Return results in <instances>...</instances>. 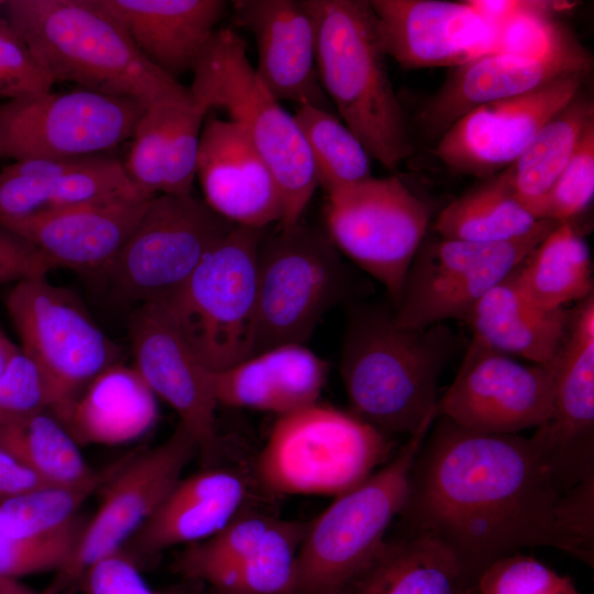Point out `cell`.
Wrapping results in <instances>:
<instances>
[{
	"label": "cell",
	"instance_id": "cell-40",
	"mask_svg": "<svg viewBox=\"0 0 594 594\" xmlns=\"http://www.w3.org/2000/svg\"><path fill=\"white\" fill-rule=\"evenodd\" d=\"M182 99L146 108L132 134L123 167L133 186L146 198L163 194L169 114L173 103Z\"/></svg>",
	"mask_w": 594,
	"mask_h": 594
},
{
	"label": "cell",
	"instance_id": "cell-2",
	"mask_svg": "<svg viewBox=\"0 0 594 594\" xmlns=\"http://www.w3.org/2000/svg\"><path fill=\"white\" fill-rule=\"evenodd\" d=\"M455 346L444 322L403 328L394 309L351 308L340 356L348 411L389 439L430 429L438 382Z\"/></svg>",
	"mask_w": 594,
	"mask_h": 594
},
{
	"label": "cell",
	"instance_id": "cell-36",
	"mask_svg": "<svg viewBox=\"0 0 594 594\" xmlns=\"http://www.w3.org/2000/svg\"><path fill=\"white\" fill-rule=\"evenodd\" d=\"M132 453L70 485H48L0 502V531L15 538H37L57 531L77 516L81 505L100 491Z\"/></svg>",
	"mask_w": 594,
	"mask_h": 594
},
{
	"label": "cell",
	"instance_id": "cell-44",
	"mask_svg": "<svg viewBox=\"0 0 594 594\" xmlns=\"http://www.w3.org/2000/svg\"><path fill=\"white\" fill-rule=\"evenodd\" d=\"M593 194L594 123L588 127L571 160L548 193L542 208V220L570 222L590 205Z\"/></svg>",
	"mask_w": 594,
	"mask_h": 594
},
{
	"label": "cell",
	"instance_id": "cell-18",
	"mask_svg": "<svg viewBox=\"0 0 594 594\" xmlns=\"http://www.w3.org/2000/svg\"><path fill=\"white\" fill-rule=\"evenodd\" d=\"M585 76H562L528 94L470 110L441 134L435 155L458 173L482 178L498 174L581 92Z\"/></svg>",
	"mask_w": 594,
	"mask_h": 594
},
{
	"label": "cell",
	"instance_id": "cell-5",
	"mask_svg": "<svg viewBox=\"0 0 594 594\" xmlns=\"http://www.w3.org/2000/svg\"><path fill=\"white\" fill-rule=\"evenodd\" d=\"M191 73V96L208 110H224L273 173L283 199L278 227L299 223L318 187L311 154L294 116L257 77L242 37L218 29Z\"/></svg>",
	"mask_w": 594,
	"mask_h": 594
},
{
	"label": "cell",
	"instance_id": "cell-11",
	"mask_svg": "<svg viewBox=\"0 0 594 594\" xmlns=\"http://www.w3.org/2000/svg\"><path fill=\"white\" fill-rule=\"evenodd\" d=\"M429 220L428 205L396 175L340 189L327 196L323 208L331 242L386 288L393 309Z\"/></svg>",
	"mask_w": 594,
	"mask_h": 594
},
{
	"label": "cell",
	"instance_id": "cell-39",
	"mask_svg": "<svg viewBox=\"0 0 594 594\" xmlns=\"http://www.w3.org/2000/svg\"><path fill=\"white\" fill-rule=\"evenodd\" d=\"M277 518L241 509L213 536L186 546L175 571L187 580L208 582L216 573L250 557Z\"/></svg>",
	"mask_w": 594,
	"mask_h": 594
},
{
	"label": "cell",
	"instance_id": "cell-32",
	"mask_svg": "<svg viewBox=\"0 0 594 594\" xmlns=\"http://www.w3.org/2000/svg\"><path fill=\"white\" fill-rule=\"evenodd\" d=\"M593 123L594 103L580 92L502 170L518 201L537 220H542L548 193Z\"/></svg>",
	"mask_w": 594,
	"mask_h": 594
},
{
	"label": "cell",
	"instance_id": "cell-35",
	"mask_svg": "<svg viewBox=\"0 0 594 594\" xmlns=\"http://www.w3.org/2000/svg\"><path fill=\"white\" fill-rule=\"evenodd\" d=\"M0 444L51 485L77 484L96 472L48 410L0 427Z\"/></svg>",
	"mask_w": 594,
	"mask_h": 594
},
{
	"label": "cell",
	"instance_id": "cell-15",
	"mask_svg": "<svg viewBox=\"0 0 594 594\" xmlns=\"http://www.w3.org/2000/svg\"><path fill=\"white\" fill-rule=\"evenodd\" d=\"M553 398L549 364L525 365L472 337L437 417L476 432L513 435L548 421Z\"/></svg>",
	"mask_w": 594,
	"mask_h": 594
},
{
	"label": "cell",
	"instance_id": "cell-14",
	"mask_svg": "<svg viewBox=\"0 0 594 594\" xmlns=\"http://www.w3.org/2000/svg\"><path fill=\"white\" fill-rule=\"evenodd\" d=\"M234 227L191 194L157 195L105 273L128 299L162 300Z\"/></svg>",
	"mask_w": 594,
	"mask_h": 594
},
{
	"label": "cell",
	"instance_id": "cell-29",
	"mask_svg": "<svg viewBox=\"0 0 594 594\" xmlns=\"http://www.w3.org/2000/svg\"><path fill=\"white\" fill-rule=\"evenodd\" d=\"M571 310L544 309L522 290L517 267L490 289L462 320L473 337L507 355L548 365L568 332Z\"/></svg>",
	"mask_w": 594,
	"mask_h": 594
},
{
	"label": "cell",
	"instance_id": "cell-6",
	"mask_svg": "<svg viewBox=\"0 0 594 594\" xmlns=\"http://www.w3.org/2000/svg\"><path fill=\"white\" fill-rule=\"evenodd\" d=\"M266 229L235 226L175 292L158 300L210 371L253 355L257 250Z\"/></svg>",
	"mask_w": 594,
	"mask_h": 594
},
{
	"label": "cell",
	"instance_id": "cell-24",
	"mask_svg": "<svg viewBox=\"0 0 594 594\" xmlns=\"http://www.w3.org/2000/svg\"><path fill=\"white\" fill-rule=\"evenodd\" d=\"M151 199L86 202L0 224L25 238L56 267L105 272L135 229Z\"/></svg>",
	"mask_w": 594,
	"mask_h": 594
},
{
	"label": "cell",
	"instance_id": "cell-51",
	"mask_svg": "<svg viewBox=\"0 0 594 594\" xmlns=\"http://www.w3.org/2000/svg\"><path fill=\"white\" fill-rule=\"evenodd\" d=\"M20 351V346L0 329V375L8 366L12 358Z\"/></svg>",
	"mask_w": 594,
	"mask_h": 594
},
{
	"label": "cell",
	"instance_id": "cell-1",
	"mask_svg": "<svg viewBox=\"0 0 594 594\" xmlns=\"http://www.w3.org/2000/svg\"><path fill=\"white\" fill-rule=\"evenodd\" d=\"M436 420L413 463L399 529L446 547L473 591L493 562L524 548L552 547L593 566L594 481L564 493L530 437Z\"/></svg>",
	"mask_w": 594,
	"mask_h": 594
},
{
	"label": "cell",
	"instance_id": "cell-28",
	"mask_svg": "<svg viewBox=\"0 0 594 594\" xmlns=\"http://www.w3.org/2000/svg\"><path fill=\"white\" fill-rule=\"evenodd\" d=\"M328 363L305 344L286 343L211 371L218 405L285 415L318 403Z\"/></svg>",
	"mask_w": 594,
	"mask_h": 594
},
{
	"label": "cell",
	"instance_id": "cell-50",
	"mask_svg": "<svg viewBox=\"0 0 594 594\" xmlns=\"http://www.w3.org/2000/svg\"><path fill=\"white\" fill-rule=\"evenodd\" d=\"M58 587L52 583L43 591H35L18 579L0 578V594H59Z\"/></svg>",
	"mask_w": 594,
	"mask_h": 594
},
{
	"label": "cell",
	"instance_id": "cell-13",
	"mask_svg": "<svg viewBox=\"0 0 594 594\" xmlns=\"http://www.w3.org/2000/svg\"><path fill=\"white\" fill-rule=\"evenodd\" d=\"M146 107L84 88L44 91L0 103V157L99 155L132 138Z\"/></svg>",
	"mask_w": 594,
	"mask_h": 594
},
{
	"label": "cell",
	"instance_id": "cell-8",
	"mask_svg": "<svg viewBox=\"0 0 594 594\" xmlns=\"http://www.w3.org/2000/svg\"><path fill=\"white\" fill-rule=\"evenodd\" d=\"M256 289L253 355L280 344H305L323 315L350 295L351 275L326 231L299 222L264 231Z\"/></svg>",
	"mask_w": 594,
	"mask_h": 594
},
{
	"label": "cell",
	"instance_id": "cell-43",
	"mask_svg": "<svg viewBox=\"0 0 594 594\" xmlns=\"http://www.w3.org/2000/svg\"><path fill=\"white\" fill-rule=\"evenodd\" d=\"M472 594H580L573 582L534 557L519 552L493 562Z\"/></svg>",
	"mask_w": 594,
	"mask_h": 594
},
{
	"label": "cell",
	"instance_id": "cell-37",
	"mask_svg": "<svg viewBox=\"0 0 594 594\" xmlns=\"http://www.w3.org/2000/svg\"><path fill=\"white\" fill-rule=\"evenodd\" d=\"M294 118L310 151L317 184L327 196L373 177L371 155L333 112L302 105Z\"/></svg>",
	"mask_w": 594,
	"mask_h": 594
},
{
	"label": "cell",
	"instance_id": "cell-19",
	"mask_svg": "<svg viewBox=\"0 0 594 594\" xmlns=\"http://www.w3.org/2000/svg\"><path fill=\"white\" fill-rule=\"evenodd\" d=\"M129 336L134 367L154 393L179 416L198 452L210 461L219 450L215 426L218 406L207 369L158 301L143 302L132 312Z\"/></svg>",
	"mask_w": 594,
	"mask_h": 594
},
{
	"label": "cell",
	"instance_id": "cell-31",
	"mask_svg": "<svg viewBox=\"0 0 594 594\" xmlns=\"http://www.w3.org/2000/svg\"><path fill=\"white\" fill-rule=\"evenodd\" d=\"M156 418L154 393L134 366L117 362L92 378L59 421L78 446H117L145 435Z\"/></svg>",
	"mask_w": 594,
	"mask_h": 594
},
{
	"label": "cell",
	"instance_id": "cell-49",
	"mask_svg": "<svg viewBox=\"0 0 594 594\" xmlns=\"http://www.w3.org/2000/svg\"><path fill=\"white\" fill-rule=\"evenodd\" d=\"M48 485L0 444V502Z\"/></svg>",
	"mask_w": 594,
	"mask_h": 594
},
{
	"label": "cell",
	"instance_id": "cell-26",
	"mask_svg": "<svg viewBox=\"0 0 594 594\" xmlns=\"http://www.w3.org/2000/svg\"><path fill=\"white\" fill-rule=\"evenodd\" d=\"M246 492L244 480L229 470L182 477L121 550L139 565L169 547L202 541L242 509Z\"/></svg>",
	"mask_w": 594,
	"mask_h": 594
},
{
	"label": "cell",
	"instance_id": "cell-45",
	"mask_svg": "<svg viewBox=\"0 0 594 594\" xmlns=\"http://www.w3.org/2000/svg\"><path fill=\"white\" fill-rule=\"evenodd\" d=\"M50 408L46 378L20 349L0 375V427Z\"/></svg>",
	"mask_w": 594,
	"mask_h": 594
},
{
	"label": "cell",
	"instance_id": "cell-42",
	"mask_svg": "<svg viewBox=\"0 0 594 594\" xmlns=\"http://www.w3.org/2000/svg\"><path fill=\"white\" fill-rule=\"evenodd\" d=\"M209 110L191 94L173 103L166 147L163 194L189 195L196 177L200 133Z\"/></svg>",
	"mask_w": 594,
	"mask_h": 594
},
{
	"label": "cell",
	"instance_id": "cell-16",
	"mask_svg": "<svg viewBox=\"0 0 594 594\" xmlns=\"http://www.w3.org/2000/svg\"><path fill=\"white\" fill-rule=\"evenodd\" d=\"M198 452L190 432L178 424L160 446L130 457L102 487L94 516L86 521L69 561L53 582L59 591L78 584L98 559L119 551L155 513Z\"/></svg>",
	"mask_w": 594,
	"mask_h": 594
},
{
	"label": "cell",
	"instance_id": "cell-38",
	"mask_svg": "<svg viewBox=\"0 0 594 594\" xmlns=\"http://www.w3.org/2000/svg\"><path fill=\"white\" fill-rule=\"evenodd\" d=\"M307 526L277 519L250 557L221 570L207 584L241 594H294L296 557Z\"/></svg>",
	"mask_w": 594,
	"mask_h": 594
},
{
	"label": "cell",
	"instance_id": "cell-46",
	"mask_svg": "<svg viewBox=\"0 0 594 594\" xmlns=\"http://www.w3.org/2000/svg\"><path fill=\"white\" fill-rule=\"evenodd\" d=\"M53 85L25 43L0 16V98L10 100L50 91Z\"/></svg>",
	"mask_w": 594,
	"mask_h": 594
},
{
	"label": "cell",
	"instance_id": "cell-25",
	"mask_svg": "<svg viewBox=\"0 0 594 594\" xmlns=\"http://www.w3.org/2000/svg\"><path fill=\"white\" fill-rule=\"evenodd\" d=\"M119 198H145L123 163L99 154L14 161L0 169V223L37 212Z\"/></svg>",
	"mask_w": 594,
	"mask_h": 594
},
{
	"label": "cell",
	"instance_id": "cell-3",
	"mask_svg": "<svg viewBox=\"0 0 594 594\" xmlns=\"http://www.w3.org/2000/svg\"><path fill=\"white\" fill-rule=\"evenodd\" d=\"M0 13L52 81L146 108L190 95L152 65L100 0H1Z\"/></svg>",
	"mask_w": 594,
	"mask_h": 594
},
{
	"label": "cell",
	"instance_id": "cell-20",
	"mask_svg": "<svg viewBox=\"0 0 594 594\" xmlns=\"http://www.w3.org/2000/svg\"><path fill=\"white\" fill-rule=\"evenodd\" d=\"M369 2L386 56L403 68L457 67L494 48L496 30L469 1Z\"/></svg>",
	"mask_w": 594,
	"mask_h": 594
},
{
	"label": "cell",
	"instance_id": "cell-9",
	"mask_svg": "<svg viewBox=\"0 0 594 594\" xmlns=\"http://www.w3.org/2000/svg\"><path fill=\"white\" fill-rule=\"evenodd\" d=\"M429 430L408 437L381 469L308 522L296 557L294 594H333L376 551L405 504L409 473Z\"/></svg>",
	"mask_w": 594,
	"mask_h": 594
},
{
	"label": "cell",
	"instance_id": "cell-10",
	"mask_svg": "<svg viewBox=\"0 0 594 594\" xmlns=\"http://www.w3.org/2000/svg\"><path fill=\"white\" fill-rule=\"evenodd\" d=\"M6 307L21 351L46 378L50 413L59 420L92 378L118 362L120 348L69 290L46 276L15 283Z\"/></svg>",
	"mask_w": 594,
	"mask_h": 594
},
{
	"label": "cell",
	"instance_id": "cell-30",
	"mask_svg": "<svg viewBox=\"0 0 594 594\" xmlns=\"http://www.w3.org/2000/svg\"><path fill=\"white\" fill-rule=\"evenodd\" d=\"M454 556L425 534L399 529L333 594H472Z\"/></svg>",
	"mask_w": 594,
	"mask_h": 594
},
{
	"label": "cell",
	"instance_id": "cell-7",
	"mask_svg": "<svg viewBox=\"0 0 594 594\" xmlns=\"http://www.w3.org/2000/svg\"><path fill=\"white\" fill-rule=\"evenodd\" d=\"M392 447L350 411L316 403L278 416L258 455L257 475L277 494L336 497L385 464Z\"/></svg>",
	"mask_w": 594,
	"mask_h": 594
},
{
	"label": "cell",
	"instance_id": "cell-4",
	"mask_svg": "<svg viewBox=\"0 0 594 594\" xmlns=\"http://www.w3.org/2000/svg\"><path fill=\"white\" fill-rule=\"evenodd\" d=\"M307 2L316 22V63L323 91L371 157L396 170L413 155L414 145L370 2Z\"/></svg>",
	"mask_w": 594,
	"mask_h": 594
},
{
	"label": "cell",
	"instance_id": "cell-52",
	"mask_svg": "<svg viewBox=\"0 0 594 594\" xmlns=\"http://www.w3.org/2000/svg\"><path fill=\"white\" fill-rule=\"evenodd\" d=\"M205 594H241V593L220 590V588L209 586L208 591Z\"/></svg>",
	"mask_w": 594,
	"mask_h": 594
},
{
	"label": "cell",
	"instance_id": "cell-21",
	"mask_svg": "<svg viewBox=\"0 0 594 594\" xmlns=\"http://www.w3.org/2000/svg\"><path fill=\"white\" fill-rule=\"evenodd\" d=\"M591 68L592 57L574 37L542 56L482 54L453 67L418 121L427 133L441 136L459 118L479 106L528 94L562 76L587 75Z\"/></svg>",
	"mask_w": 594,
	"mask_h": 594
},
{
	"label": "cell",
	"instance_id": "cell-41",
	"mask_svg": "<svg viewBox=\"0 0 594 594\" xmlns=\"http://www.w3.org/2000/svg\"><path fill=\"white\" fill-rule=\"evenodd\" d=\"M86 522L78 516L64 528L37 538L0 531V578L59 571L73 556Z\"/></svg>",
	"mask_w": 594,
	"mask_h": 594
},
{
	"label": "cell",
	"instance_id": "cell-23",
	"mask_svg": "<svg viewBox=\"0 0 594 594\" xmlns=\"http://www.w3.org/2000/svg\"><path fill=\"white\" fill-rule=\"evenodd\" d=\"M196 176L205 202L233 224L265 229L280 222L283 199L277 182L238 123L205 120Z\"/></svg>",
	"mask_w": 594,
	"mask_h": 594
},
{
	"label": "cell",
	"instance_id": "cell-48",
	"mask_svg": "<svg viewBox=\"0 0 594 594\" xmlns=\"http://www.w3.org/2000/svg\"><path fill=\"white\" fill-rule=\"evenodd\" d=\"M56 266L25 238L0 224V284L46 276Z\"/></svg>",
	"mask_w": 594,
	"mask_h": 594
},
{
	"label": "cell",
	"instance_id": "cell-27",
	"mask_svg": "<svg viewBox=\"0 0 594 594\" xmlns=\"http://www.w3.org/2000/svg\"><path fill=\"white\" fill-rule=\"evenodd\" d=\"M136 50L170 78L193 72L229 2L222 0H100Z\"/></svg>",
	"mask_w": 594,
	"mask_h": 594
},
{
	"label": "cell",
	"instance_id": "cell-47",
	"mask_svg": "<svg viewBox=\"0 0 594 594\" xmlns=\"http://www.w3.org/2000/svg\"><path fill=\"white\" fill-rule=\"evenodd\" d=\"M78 584L86 594H157L142 578L139 565L122 550L90 564Z\"/></svg>",
	"mask_w": 594,
	"mask_h": 594
},
{
	"label": "cell",
	"instance_id": "cell-17",
	"mask_svg": "<svg viewBox=\"0 0 594 594\" xmlns=\"http://www.w3.org/2000/svg\"><path fill=\"white\" fill-rule=\"evenodd\" d=\"M551 418L530 437L557 487L571 492L594 481V297L571 310L553 361Z\"/></svg>",
	"mask_w": 594,
	"mask_h": 594
},
{
	"label": "cell",
	"instance_id": "cell-22",
	"mask_svg": "<svg viewBox=\"0 0 594 594\" xmlns=\"http://www.w3.org/2000/svg\"><path fill=\"white\" fill-rule=\"evenodd\" d=\"M232 22L257 46L256 75L278 101L331 111L317 72L316 22L307 0H237Z\"/></svg>",
	"mask_w": 594,
	"mask_h": 594
},
{
	"label": "cell",
	"instance_id": "cell-33",
	"mask_svg": "<svg viewBox=\"0 0 594 594\" xmlns=\"http://www.w3.org/2000/svg\"><path fill=\"white\" fill-rule=\"evenodd\" d=\"M526 295L544 309L564 308L593 294L587 243L571 222L559 223L517 266Z\"/></svg>",
	"mask_w": 594,
	"mask_h": 594
},
{
	"label": "cell",
	"instance_id": "cell-34",
	"mask_svg": "<svg viewBox=\"0 0 594 594\" xmlns=\"http://www.w3.org/2000/svg\"><path fill=\"white\" fill-rule=\"evenodd\" d=\"M539 221L499 172L450 202L435 221L433 232L444 239L498 243L528 234Z\"/></svg>",
	"mask_w": 594,
	"mask_h": 594
},
{
	"label": "cell",
	"instance_id": "cell-12",
	"mask_svg": "<svg viewBox=\"0 0 594 594\" xmlns=\"http://www.w3.org/2000/svg\"><path fill=\"white\" fill-rule=\"evenodd\" d=\"M559 224L543 219L526 235L498 243L426 234L408 268L395 323L420 329L462 319Z\"/></svg>",
	"mask_w": 594,
	"mask_h": 594
}]
</instances>
